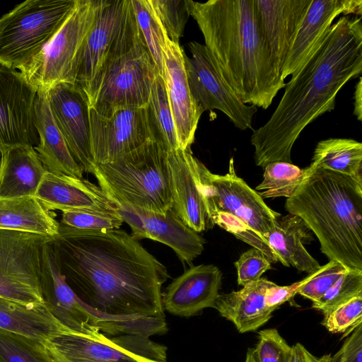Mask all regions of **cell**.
Masks as SVG:
<instances>
[{"instance_id": "cell-47", "label": "cell", "mask_w": 362, "mask_h": 362, "mask_svg": "<svg viewBox=\"0 0 362 362\" xmlns=\"http://www.w3.org/2000/svg\"><path fill=\"white\" fill-rule=\"evenodd\" d=\"M354 114L359 121L362 120V78L360 76L355 87Z\"/></svg>"}, {"instance_id": "cell-13", "label": "cell", "mask_w": 362, "mask_h": 362, "mask_svg": "<svg viewBox=\"0 0 362 362\" xmlns=\"http://www.w3.org/2000/svg\"><path fill=\"white\" fill-rule=\"evenodd\" d=\"M192 57L184 55L190 93L203 111L218 110L240 130L252 129L257 108L244 103L219 74L204 45L189 44Z\"/></svg>"}, {"instance_id": "cell-27", "label": "cell", "mask_w": 362, "mask_h": 362, "mask_svg": "<svg viewBox=\"0 0 362 362\" xmlns=\"http://www.w3.org/2000/svg\"><path fill=\"white\" fill-rule=\"evenodd\" d=\"M265 238L283 265L292 266L309 274L320 267L303 246L310 242L312 234L298 216L288 213L277 218Z\"/></svg>"}, {"instance_id": "cell-23", "label": "cell", "mask_w": 362, "mask_h": 362, "mask_svg": "<svg viewBox=\"0 0 362 362\" xmlns=\"http://www.w3.org/2000/svg\"><path fill=\"white\" fill-rule=\"evenodd\" d=\"M312 0H255L259 23L280 73Z\"/></svg>"}, {"instance_id": "cell-40", "label": "cell", "mask_w": 362, "mask_h": 362, "mask_svg": "<svg viewBox=\"0 0 362 362\" xmlns=\"http://www.w3.org/2000/svg\"><path fill=\"white\" fill-rule=\"evenodd\" d=\"M362 322V294L324 315L321 324L332 333H351Z\"/></svg>"}, {"instance_id": "cell-33", "label": "cell", "mask_w": 362, "mask_h": 362, "mask_svg": "<svg viewBox=\"0 0 362 362\" xmlns=\"http://www.w3.org/2000/svg\"><path fill=\"white\" fill-rule=\"evenodd\" d=\"M131 3L140 35L163 77L166 32L150 0H131Z\"/></svg>"}, {"instance_id": "cell-49", "label": "cell", "mask_w": 362, "mask_h": 362, "mask_svg": "<svg viewBox=\"0 0 362 362\" xmlns=\"http://www.w3.org/2000/svg\"><path fill=\"white\" fill-rule=\"evenodd\" d=\"M3 156H4V148L0 146V172H1V166H2Z\"/></svg>"}, {"instance_id": "cell-1", "label": "cell", "mask_w": 362, "mask_h": 362, "mask_svg": "<svg viewBox=\"0 0 362 362\" xmlns=\"http://www.w3.org/2000/svg\"><path fill=\"white\" fill-rule=\"evenodd\" d=\"M51 243L59 273L101 332L150 337L168 331L161 291L168 269L132 235L59 223Z\"/></svg>"}, {"instance_id": "cell-11", "label": "cell", "mask_w": 362, "mask_h": 362, "mask_svg": "<svg viewBox=\"0 0 362 362\" xmlns=\"http://www.w3.org/2000/svg\"><path fill=\"white\" fill-rule=\"evenodd\" d=\"M52 238L0 229V296L25 305H45L41 291L43 250Z\"/></svg>"}, {"instance_id": "cell-4", "label": "cell", "mask_w": 362, "mask_h": 362, "mask_svg": "<svg viewBox=\"0 0 362 362\" xmlns=\"http://www.w3.org/2000/svg\"><path fill=\"white\" fill-rule=\"evenodd\" d=\"M310 171L285 208L301 218L330 260L362 271V182L322 168Z\"/></svg>"}, {"instance_id": "cell-30", "label": "cell", "mask_w": 362, "mask_h": 362, "mask_svg": "<svg viewBox=\"0 0 362 362\" xmlns=\"http://www.w3.org/2000/svg\"><path fill=\"white\" fill-rule=\"evenodd\" d=\"M0 329L41 341L68 331L52 317L45 305H25L1 296Z\"/></svg>"}, {"instance_id": "cell-18", "label": "cell", "mask_w": 362, "mask_h": 362, "mask_svg": "<svg viewBox=\"0 0 362 362\" xmlns=\"http://www.w3.org/2000/svg\"><path fill=\"white\" fill-rule=\"evenodd\" d=\"M362 14L361 0H312L281 71L285 80L310 60L326 39L334 19Z\"/></svg>"}, {"instance_id": "cell-36", "label": "cell", "mask_w": 362, "mask_h": 362, "mask_svg": "<svg viewBox=\"0 0 362 362\" xmlns=\"http://www.w3.org/2000/svg\"><path fill=\"white\" fill-rule=\"evenodd\" d=\"M362 294V271L349 269L344 273L312 307L326 315L351 298Z\"/></svg>"}, {"instance_id": "cell-25", "label": "cell", "mask_w": 362, "mask_h": 362, "mask_svg": "<svg viewBox=\"0 0 362 362\" xmlns=\"http://www.w3.org/2000/svg\"><path fill=\"white\" fill-rule=\"evenodd\" d=\"M274 284L260 278L239 291L220 294L214 308L233 322L240 333L256 330L270 320L274 311L265 302L266 291Z\"/></svg>"}, {"instance_id": "cell-45", "label": "cell", "mask_w": 362, "mask_h": 362, "mask_svg": "<svg viewBox=\"0 0 362 362\" xmlns=\"http://www.w3.org/2000/svg\"><path fill=\"white\" fill-rule=\"evenodd\" d=\"M315 272L316 271L310 274L304 279L289 286H279L274 284L266 291L265 302L267 305L275 310L281 304L293 298L298 293L299 288L309 281L314 276Z\"/></svg>"}, {"instance_id": "cell-34", "label": "cell", "mask_w": 362, "mask_h": 362, "mask_svg": "<svg viewBox=\"0 0 362 362\" xmlns=\"http://www.w3.org/2000/svg\"><path fill=\"white\" fill-rule=\"evenodd\" d=\"M309 167L301 169L286 162H274L264 167L262 182L256 187L263 198L291 197L308 175Z\"/></svg>"}, {"instance_id": "cell-10", "label": "cell", "mask_w": 362, "mask_h": 362, "mask_svg": "<svg viewBox=\"0 0 362 362\" xmlns=\"http://www.w3.org/2000/svg\"><path fill=\"white\" fill-rule=\"evenodd\" d=\"M99 1L76 0L52 40L17 69L37 92H47L53 85L67 81L75 58L95 21Z\"/></svg>"}, {"instance_id": "cell-2", "label": "cell", "mask_w": 362, "mask_h": 362, "mask_svg": "<svg viewBox=\"0 0 362 362\" xmlns=\"http://www.w3.org/2000/svg\"><path fill=\"white\" fill-rule=\"evenodd\" d=\"M361 72V18L342 16L315 55L286 83L268 121L253 130L256 165L264 168L271 163H291L292 148L303 130L332 111L338 92Z\"/></svg>"}, {"instance_id": "cell-43", "label": "cell", "mask_w": 362, "mask_h": 362, "mask_svg": "<svg viewBox=\"0 0 362 362\" xmlns=\"http://www.w3.org/2000/svg\"><path fill=\"white\" fill-rule=\"evenodd\" d=\"M234 264L237 269L238 284L243 286L259 280L265 272L272 269L266 256L254 247L243 252Z\"/></svg>"}, {"instance_id": "cell-44", "label": "cell", "mask_w": 362, "mask_h": 362, "mask_svg": "<svg viewBox=\"0 0 362 362\" xmlns=\"http://www.w3.org/2000/svg\"><path fill=\"white\" fill-rule=\"evenodd\" d=\"M329 362H362V322L351 332Z\"/></svg>"}, {"instance_id": "cell-21", "label": "cell", "mask_w": 362, "mask_h": 362, "mask_svg": "<svg viewBox=\"0 0 362 362\" xmlns=\"http://www.w3.org/2000/svg\"><path fill=\"white\" fill-rule=\"evenodd\" d=\"M198 162L191 148H178L168 153L173 209L187 226L199 233L214 225L200 187Z\"/></svg>"}, {"instance_id": "cell-7", "label": "cell", "mask_w": 362, "mask_h": 362, "mask_svg": "<svg viewBox=\"0 0 362 362\" xmlns=\"http://www.w3.org/2000/svg\"><path fill=\"white\" fill-rule=\"evenodd\" d=\"M76 0H28L0 18V64L17 69L54 37Z\"/></svg>"}, {"instance_id": "cell-24", "label": "cell", "mask_w": 362, "mask_h": 362, "mask_svg": "<svg viewBox=\"0 0 362 362\" xmlns=\"http://www.w3.org/2000/svg\"><path fill=\"white\" fill-rule=\"evenodd\" d=\"M35 197L48 211L92 210L116 212V204L86 179L46 172Z\"/></svg>"}, {"instance_id": "cell-28", "label": "cell", "mask_w": 362, "mask_h": 362, "mask_svg": "<svg viewBox=\"0 0 362 362\" xmlns=\"http://www.w3.org/2000/svg\"><path fill=\"white\" fill-rule=\"evenodd\" d=\"M46 172L34 147L16 146L4 149L0 198L35 196Z\"/></svg>"}, {"instance_id": "cell-5", "label": "cell", "mask_w": 362, "mask_h": 362, "mask_svg": "<svg viewBox=\"0 0 362 362\" xmlns=\"http://www.w3.org/2000/svg\"><path fill=\"white\" fill-rule=\"evenodd\" d=\"M91 174L115 204L163 214L173 208L168 153L152 140L111 162L95 164Z\"/></svg>"}, {"instance_id": "cell-19", "label": "cell", "mask_w": 362, "mask_h": 362, "mask_svg": "<svg viewBox=\"0 0 362 362\" xmlns=\"http://www.w3.org/2000/svg\"><path fill=\"white\" fill-rule=\"evenodd\" d=\"M52 239L45 245L42 261L41 291L45 307L69 331L83 334L99 331V320L78 299L59 273Z\"/></svg>"}, {"instance_id": "cell-14", "label": "cell", "mask_w": 362, "mask_h": 362, "mask_svg": "<svg viewBox=\"0 0 362 362\" xmlns=\"http://www.w3.org/2000/svg\"><path fill=\"white\" fill-rule=\"evenodd\" d=\"M37 93L18 70L0 64V146L4 149L38 144Z\"/></svg>"}, {"instance_id": "cell-9", "label": "cell", "mask_w": 362, "mask_h": 362, "mask_svg": "<svg viewBox=\"0 0 362 362\" xmlns=\"http://www.w3.org/2000/svg\"><path fill=\"white\" fill-rule=\"evenodd\" d=\"M42 341L52 362H168L167 347L141 335L68 330Z\"/></svg>"}, {"instance_id": "cell-15", "label": "cell", "mask_w": 362, "mask_h": 362, "mask_svg": "<svg viewBox=\"0 0 362 362\" xmlns=\"http://www.w3.org/2000/svg\"><path fill=\"white\" fill-rule=\"evenodd\" d=\"M53 119L76 163L92 173L95 165L91 149L90 105L86 93L77 86L59 82L47 91Z\"/></svg>"}, {"instance_id": "cell-6", "label": "cell", "mask_w": 362, "mask_h": 362, "mask_svg": "<svg viewBox=\"0 0 362 362\" xmlns=\"http://www.w3.org/2000/svg\"><path fill=\"white\" fill-rule=\"evenodd\" d=\"M139 38L131 0H100L95 21L66 82L86 93L100 72Z\"/></svg>"}, {"instance_id": "cell-38", "label": "cell", "mask_w": 362, "mask_h": 362, "mask_svg": "<svg viewBox=\"0 0 362 362\" xmlns=\"http://www.w3.org/2000/svg\"><path fill=\"white\" fill-rule=\"evenodd\" d=\"M123 222L115 211L69 210L62 211L60 223L80 230H107L119 229Z\"/></svg>"}, {"instance_id": "cell-48", "label": "cell", "mask_w": 362, "mask_h": 362, "mask_svg": "<svg viewBox=\"0 0 362 362\" xmlns=\"http://www.w3.org/2000/svg\"><path fill=\"white\" fill-rule=\"evenodd\" d=\"M245 362H258L255 349H249L246 353L245 360Z\"/></svg>"}, {"instance_id": "cell-8", "label": "cell", "mask_w": 362, "mask_h": 362, "mask_svg": "<svg viewBox=\"0 0 362 362\" xmlns=\"http://www.w3.org/2000/svg\"><path fill=\"white\" fill-rule=\"evenodd\" d=\"M160 74L141 38L110 62L86 91L90 108L103 116L119 109L145 107Z\"/></svg>"}, {"instance_id": "cell-20", "label": "cell", "mask_w": 362, "mask_h": 362, "mask_svg": "<svg viewBox=\"0 0 362 362\" xmlns=\"http://www.w3.org/2000/svg\"><path fill=\"white\" fill-rule=\"evenodd\" d=\"M185 52L167 36L163 49V74L168 99L177 132L179 148H190L203 111L189 90L185 66Z\"/></svg>"}, {"instance_id": "cell-35", "label": "cell", "mask_w": 362, "mask_h": 362, "mask_svg": "<svg viewBox=\"0 0 362 362\" xmlns=\"http://www.w3.org/2000/svg\"><path fill=\"white\" fill-rule=\"evenodd\" d=\"M0 362H52L42 341L0 329Z\"/></svg>"}, {"instance_id": "cell-12", "label": "cell", "mask_w": 362, "mask_h": 362, "mask_svg": "<svg viewBox=\"0 0 362 362\" xmlns=\"http://www.w3.org/2000/svg\"><path fill=\"white\" fill-rule=\"evenodd\" d=\"M197 168L208 214L212 211L230 214L265 238L281 215L270 209L259 194L237 175L233 158H230L228 171L223 175L212 173L200 160Z\"/></svg>"}, {"instance_id": "cell-29", "label": "cell", "mask_w": 362, "mask_h": 362, "mask_svg": "<svg viewBox=\"0 0 362 362\" xmlns=\"http://www.w3.org/2000/svg\"><path fill=\"white\" fill-rule=\"evenodd\" d=\"M0 229L54 238L59 233V223L35 196L0 198Z\"/></svg>"}, {"instance_id": "cell-22", "label": "cell", "mask_w": 362, "mask_h": 362, "mask_svg": "<svg viewBox=\"0 0 362 362\" xmlns=\"http://www.w3.org/2000/svg\"><path fill=\"white\" fill-rule=\"evenodd\" d=\"M222 274L213 264L193 266L175 279L162 295L164 310L184 317L214 308L219 296Z\"/></svg>"}, {"instance_id": "cell-26", "label": "cell", "mask_w": 362, "mask_h": 362, "mask_svg": "<svg viewBox=\"0 0 362 362\" xmlns=\"http://www.w3.org/2000/svg\"><path fill=\"white\" fill-rule=\"evenodd\" d=\"M35 126L39 143L34 148L45 170L54 174L82 178L84 172L73 158L53 119L47 92L37 93Z\"/></svg>"}, {"instance_id": "cell-3", "label": "cell", "mask_w": 362, "mask_h": 362, "mask_svg": "<svg viewBox=\"0 0 362 362\" xmlns=\"http://www.w3.org/2000/svg\"><path fill=\"white\" fill-rule=\"evenodd\" d=\"M219 74L242 101L267 109L285 87L259 23L255 0H187Z\"/></svg>"}, {"instance_id": "cell-39", "label": "cell", "mask_w": 362, "mask_h": 362, "mask_svg": "<svg viewBox=\"0 0 362 362\" xmlns=\"http://www.w3.org/2000/svg\"><path fill=\"white\" fill-rule=\"evenodd\" d=\"M209 216L214 226L215 224L219 226L252 247L259 250L271 263L279 262L277 256L269 247L267 240L240 219L218 211L210 212Z\"/></svg>"}, {"instance_id": "cell-32", "label": "cell", "mask_w": 362, "mask_h": 362, "mask_svg": "<svg viewBox=\"0 0 362 362\" xmlns=\"http://www.w3.org/2000/svg\"><path fill=\"white\" fill-rule=\"evenodd\" d=\"M145 110L151 140L167 153L180 148L165 81L160 74L156 76L153 83Z\"/></svg>"}, {"instance_id": "cell-17", "label": "cell", "mask_w": 362, "mask_h": 362, "mask_svg": "<svg viewBox=\"0 0 362 362\" xmlns=\"http://www.w3.org/2000/svg\"><path fill=\"white\" fill-rule=\"evenodd\" d=\"M116 212L139 240L149 238L170 247L182 262L189 264L202 254L205 240L176 214L173 208L165 213L147 211L115 204Z\"/></svg>"}, {"instance_id": "cell-42", "label": "cell", "mask_w": 362, "mask_h": 362, "mask_svg": "<svg viewBox=\"0 0 362 362\" xmlns=\"http://www.w3.org/2000/svg\"><path fill=\"white\" fill-rule=\"evenodd\" d=\"M349 269L339 262L330 260L320 266L314 276L299 288L298 293L315 302Z\"/></svg>"}, {"instance_id": "cell-46", "label": "cell", "mask_w": 362, "mask_h": 362, "mask_svg": "<svg viewBox=\"0 0 362 362\" xmlns=\"http://www.w3.org/2000/svg\"><path fill=\"white\" fill-rule=\"evenodd\" d=\"M331 354L318 357L311 354L303 344L297 343L292 346L290 362H329Z\"/></svg>"}, {"instance_id": "cell-31", "label": "cell", "mask_w": 362, "mask_h": 362, "mask_svg": "<svg viewBox=\"0 0 362 362\" xmlns=\"http://www.w3.org/2000/svg\"><path fill=\"white\" fill-rule=\"evenodd\" d=\"M312 168H322L362 182V144L351 139L329 138L315 148Z\"/></svg>"}, {"instance_id": "cell-16", "label": "cell", "mask_w": 362, "mask_h": 362, "mask_svg": "<svg viewBox=\"0 0 362 362\" xmlns=\"http://www.w3.org/2000/svg\"><path fill=\"white\" fill-rule=\"evenodd\" d=\"M90 142L95 164L111 162L151 140L145 107L103 116L90 108Z\"/></svg>"}, {"instance_id": "cell-37", "label": "cell", "mask_w": 362, "mask_h": 362, "mask_svg": "<svg viewBox=\"0 0 362 362\" xmlns=\"http://www.w3.org/2000/svg\"><path fill=\"white\" fill-rule=\"evenodd\" d=\"M168 38L179 45L190 16L187 0H150Z\"/></svg>"}, {"instance_id": "cell-41", "label": "cell", "mask_w": 362, "mask_h": 362, "mask_svg": "<svg viewBox=\"0 0 362 362\" xmlns=\"http://www.w3.org/2000/svg\"><path fill=\"white\" fill-rule=\"evenodd\" d=\"M254 349L258 362L291 361L292 346L274 328L259 332L258 341Z\"/></svg>"}]
</instances>
